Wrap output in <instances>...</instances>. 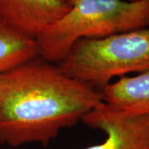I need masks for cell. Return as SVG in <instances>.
Here are the masks:
<instances>
[{"instance_id":"9c48e42d","label":"cell","mask_w":149,"mask_h":149,"mask_svg":"<svg viewBox=\"0 0 149 149\" xmlns=\"http://www.w3.org/2000/svg\"><path fill=\"white\" fill-rule=\"evenodd\" d=\"M129 1H139V0H129Z\"/></svg>"},{"instance_id":"5b68a950","label":"cell","mask_w":149,"mask_h":149,"mask_svg":"<svg viewBox=\"0 0 149 149\" xmlns=\"http://www.w3.org/2000/svg\"><path fill=\"white\" fill-rule=\"evenodd\" d=\"M62 0H0V20L32 39L58 22L69 11Z\"/></svg>"},{"instance_id":"3957f363","label":"cell","mask_w":149,"mask_h":149,"mask_svg":"<svg viewBox=\"0 0 149 149\" xmlns=\"http://www.w3.org/2000/svg\"><path fill=\"white\" fill-rule=\"evenodd\" d=\"M58 65L66 74L100 90L114 77L149 73V27L78 40Z\"/></svg>"},{"instance_id":"277c9868","label":"cell","mask_w":149,"mask_h":149,"mask_svg":"<svg viewBox=\"0 0 149 149\" xmlns=\"http://www.w3.org/2000/svg\"><path fill=\"white\" fill-rule=\"evenodd\" d=\"M82 122L106 135L101 143L83 149H149V114L125 113L103 102Z\"/></svg>"},{"instance_id":"6da1fadb","label":"cell","mask_w":149,"mask_h":149,"mask_svg":"<svg viewBox=\"0 0 149 149\" xmlns=\"http://www.w3.org/2000/svg\"><path fill=\"white\" fill-rule=\"evenodd\" d=\"M104 102L101 91L38 57L0 74V144L47 146Z\"/></svg>"},{"instance_id":"7a4b0ae2","label":"cell","mask_w":149,"mask_h":149,"mask_svg":"<svg viewBox=\"0 0 149 149\" xmlns=\"http://www.w3.org/2000/svg\"><path fill=\"white\" fill-rule=\"evenodd\" d=\"M69 11L37 37L40 57L58 64L75 42L149 27V0H68Z\"/></svg>"},{"instance_id":"ba28073f","label":"cell","mask_w":149,"mask_h":149,"mask_svg":"<svg viewBox=\"0 0 149 149\" xmlns=\"http://www.w3.org/2000/svg\"><path fill=\"white\" fill-rule=\"evenodd\" d=\"M62 1H64V2H66V3L68 2V0H62Z\"/></svg>"},{"instance_id":"8992f818","label":"cell","mask_w":149,"mask_h":149,"mask_svg":"<svg viewBox=\"0 0 149 149\" xmlns=\"http://www.w3.org/2000/svg\"><path fill=\"white\" fill-rule=\"evenodd\" d=\"M100 91L104 102L121 111L149 114V73L123 76Z\"/></svg>"},{"instance_id":"52a82bcc","label":"cell","mask_w":149,"mask_h":149,"mask_svg":"<svg viewBox=\"0 0 149 149\" xmlns=\"http://www.w3.org/2000/svg\"><path fill=\"white\" fill-rule=\"evenodd\" d=\"M38 57L36 39L22 35L0 20V74Z\"/></svg>"}]
</instances>
